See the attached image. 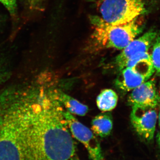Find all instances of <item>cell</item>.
<instances>
[{"mask_svg": "<svg viewBox=\"0 0 160 160\" xmlns=\"http://www.w3.org/2000/svg\"><path fill=\"white\" fill-rule=\"evenodd\" d=\"M158 124H159V129H160V111L158 115Z\"/></svg>", "mask_w": 160, "mask_h": 160, "instance_id": "obj_17", "label": "cell"}, {"mask_svg": "<svg viewBox=\"0 0 160 160\" xmlns=\"http://www.w3.org/2000/svg\"><path fill=\"white\" fill-rule=\"evenodd\" d=\"M157 34V32L154 29H151L142 36L132 41L122 50L114 61L115 65L119 71L124 69L126 63L135 56L143 52H148L149 48L153 45Z\"/></svg>", "mask_w": 160, "mask_h": 160, "instance_id": "obj_6", "label": "cell"}, {"mask_svg": "<svg viewBox=\"0 0 160 160\" xmlns=\"http://www.w3.org/2000/svg\"><path fill=\"white\" fill-rule=\"evenodd\" d=\"M139 18L126 24L116 25L106 22L100 17H92L93 29L89 46L95 50H122L143 31L144 24Z\"/></svg>", "mask_w": 160, "mask_h": 160, "instance_id": "obj_3", "label": "cell"}, {"mask_svg": "<svg viewBox=\"0 0 160 160\" xmlns=\"http://www.w3.org/2000/svg\"><path fill=\"white\" fill-rule=\"evenodd\" d=\"M157 144L158 147V157L160 159V132H159L158 133L157 136Z\"/></svg>", "mask_w": 160, "mask_h": 160, "instance_id": "obj_15", "label": "cell"}, {"mask_svg": "<svg viewBox=\"0 0 160 160\" xmlns=\"http://www.w3.org/2000/svg\"><path fill=\"white\" fill-rule=\"evenodd\" d=\"M55 95L61 105L71 114L84 116L89 111L88 106L60 90H53Z\"/></svg>", "mask_w": 160, "mask_h": 160, "instance_id": "obj_9", "label": "cell"}, {"mask_svg": "<svg viewBox=\"0 0 160 160\" xmlns=\"http://www.w3.org/2000/svg\"><path fill=\"white\" fill-rule=\"evenodd\" d=\"M91 126L95 134L101 138L108 136L111 133L113 126L111 115L108 113L98 115L92 121Z\"/></svg>", "mask_w": 160, "mask_h": 160, "instance_id": "obj_10", "label": "cell"}, {"mask_svg": "<svg viewBox=\"0 0 160 160\" xmlns=\"http://www.w3.org/2000/svg\"><path fill=\"white\" fill-rule=\"evenodd\" d=\"M0 2L6 8L12 17L16 16L18 12L17 0H0Z\"/></svg>", "mask_w": 160, "mask_h": 160, "instance_id": "obj_13", "label": "cell"}, {"mask_svg": "<svg viewBox=\"0 0 160 160\" xmlns=\"http://www.w3.org/2000/svg\"><path fill=\"white\" fill-rule=\"evenodd\" d=\"M70 160H80L79 159V158L76 155H75L74 156H73V157Z\"/></svg>", "mask_w": 160, "mask_h": 160, "instance_id": "obj_16", "label": "cell"}, {"mask_svg": "<svg viewBox=\"0 0 160 160\" xmlns=\"http://www.w3.org/2000/svg\"><path fill=\"white\" fill-rule=\"evenodd\" d=\"M6 99L0 104V160H31L33 92Z\"/></svg>", "mask_w": 160, "mask_h": 160, "instance_id": "obj_2", "label": "cell"}, {"mask_svg": "<svg viewBox=\"0 0 160 160\" xmlns=\"http://www.w3.org/2000/svg\"><path fill=\"white\" fill-rule=\"evenodd\" d=\"M62 107L53 91L36 92L29 133L32 160H70L75 155Z\"/></svg>", "mask_w": 160, "mask_h": 160, "instance_id": "obj_1", "label": "cell"}, {"mask_svg": "<svg viewBox=\"0 0 160 160\" xmlns=\"http://www.w3.org/2000/svg\"><path fill=\"white\" fill-rule=\"evenodd\" d=\"M152 52L150 54L155 70L160 73V32L157 34L153 43Z\"/></svg>", "mask_w": 160, "mask_h": 160, "instance_id": "obj_12", "label": "cell"}, {"mask_svg": "<svg viewBox=\"0 0 160 160\" xmlns=\"http://www.w3.org/2000/svg\"><path fill=\"white\" fill-rule=\"evenodd\" d=\"M158 118L156 108L132 107L130 114L132 125L144 142L149 144L153 141Z\"/></svg>", "mask_w": 160, "mask_h": 160, "instance_id": "obj_5", "label": "cell"}, {"mask_svg": "<svg viewBox=\"0 0 160 160\" xmlns=\"http://www.w3.org/2000/svg\"><path fill=\"white\" fill-rule=\"evenodd\" d=\"M147 7V0H103L100 18L109 24L122 25L146 13Z\"/></svg>", "mask_w": 160, "mask_h": 160, "instance_id": "obj_4", "label": "cell"}, {"mask_svg": "<svg viewBox=\"0 0 160 160\" xmlns=\"http://www.w3.org/2000/svg\"><path fill=\"white\" fill-rule=\"evenodd\" d=\"M118 96L111 89L102 90L97 98V105L101 111L108 112L114 109L117 105Z\"/></svg>", "mask_w": 160, "mask_h": 160, "instance_id": "obj_11", "label": "cell"}, {"mask_svg": "<svg viewBox=\"0 0 160 160\" xmlns=\"http://www.w3.org/2000/svg\"><path fill=\"white\" fill-rule=\"evenodd\" d=\"M128 102L132 107L156 108L160 104V97L153 80L144 82L132 90Z\"/></svg>", "mask_w": 160, "mask_h": 160, "instance_id": "obj_7", "label": "cell"}, {"mask_svg": "<svg viewBox=\"0 0 160 160\" xmlns=\"http://www.w3.org/2000/svg\"><path fill=\"white\" fill-rule=\"evenodd\" d=\"M43 0H28L29 8L32 10L38 9Z\"/></svg>", "mask_w": 160, "mask_h": 160, "instance_id": "obj_14", "label": "cell"}, {"mask_svg": "<svg viewBox=\"0 0 160 160\" xmlns=\"http://www.w3.org/2000/svg\"><path fill=\"white\" fill-rule=\"evenodd\" d=\"M150 78L134 68L126 67L120 71L115 83L122 91L129 92L148 81Z\"/></svg>", "mask_w": 160, "mask_h": 160, "instance_id": "obj_8", "label": "cell"}]
</instances>
